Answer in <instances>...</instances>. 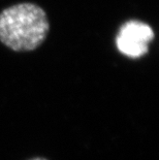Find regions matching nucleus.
Listing matches in <instances>:
<instances>
[{
    "label": "nucleus",
    "instance_id": "nucleus-2",
    "mask_svg": "<svg viewBox=\"0 0 159 160\" xmlns=\"http://www.w3.org/2000/svg\"><path fill=\"white\" fill-rule=\"evenodd\" d=\"M154 37V31L149 24L138 20H129L119 28L116 46L121 54L131 59H138L149 52V46Z\"/></svg>",
    "mask_w": 159,
    "mask_h": 160
},
{
    "label": "nucleus",
    "instance_id": "nucleus-1",
    "mask_svg": "<svg viewBox=\"0 0 159 160\" xmlns=\"http://www.w3.org/2000/svg\"><path fill=\"white\" fill-rule=\"evenodd\" d=\"M49 32L48 15L35 3H17L0 12V42L12 51H34L45 42Z\"/></svg>",
    "mask_w": 159,
    "mask_h": 160
},
{
    "label": "nucleus",
    "instance_id": "nucleus-3",
    "mask_svg": "<svg viewBox=\"0 0 159 160\" xmlns=\"http://www.w3.org/2000/svg\"><path fill=\"white\" fill-rule=\"evenodd\" d=\"M29 160H48L47 158H43V157H34V158H31Z\"/></svg>",
    "mask_w": 159,
    "mask_h": 160
}]
</instances>
